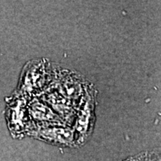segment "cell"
Here are the masks:
<instances>
[{
	"label": "cell",
	"mask_w": 161,
	"mask_h": 161,
	"mask_svg": "<svg viewBox=\"0 0 161 161\" xmlns=\"http://www.w3.org/2000/svg\"><path fill=\"white\" fill-rule=\"evenodd\" d=\"M52 72L51 63L46 59L29 62L20 79V94L28 99L39 97L51 84Z\"/></svg>",
	"instance_id": "cell-1"
},
{
	"label": "cell",
	"mask_w": 161,
	"mask_h": 161,
	"mask_svg": "<svg viewBox=\"0 0 161 161\" xmlns=\"http://www.w3.org/2000/svg\"><path fill=\"white\" fill-rule=\"evenodd\" d=\"M95 108V91L92 86L87 85L83 99L76 111L72 127L75 147L85 144L93 131L96 119Z\"/></svg>",
	"instance_id": "cell-2"
},
{
	"label": "cell",
	"mask_w": 161,
	"mask_h": 161,
	"mask_svg": "<svg viewBox=\"0 0 161 161\" xmlns=\"http://www.w3.org/2000/svg\"><path fill=\"white\" fill-rule=\"evenodd\" d=\"M28 99L20 93L16 94L9 99L7 106V121L12 136L22 138L29 135L35 129L30 116Z\"/></svg>",
	"instance_id": "cell-3"
},
{
	"label": "cell",
	"mask_w": 161,
	"mask_h": 161,
	"mask_svg": "<svg viewBox=\"0 0 161 161\" xmlns=\"http://www.w3.org/2000/svg\"><path fill=\"white\" fill-rule=\"evenodd\" d=\"M52 86L64 97L78 108L83 99L88 84L79 75L65 69L53 68Z\"/></svg>",
	"instance_id": "cell-4"
},
{
	"label": "cell",
	"mask_w": 161,
	"mask_h": 161,
	"mask_svg": "<svg viewBox=\"0 0 161 161\" xmlns=\"http://www.w3.org/2000/svg\"><path fill=\"white\" fill-rule=\"evenodd\" d=\"M30 136L54 146L75 147L72 128L65 125L55 124L35 127Z\"/></svg>",
	"instance_id": "cell-5"
},
{
	"label": "cell",
	"mask_w": 161,
	"mask_h": 161,
	"mask_svg": "<svg viewBox=\"0 0 161 161\" xmlns=\"http://www.w3.org/2000/svg\"><path fill=\"white\" fill-rule=\"evenodd\" d=\"M29 109L30 116L35 127L48 125H65L58 116L45 102L40 98L29 99Z\"/></svg>",
	"instance_id": "cell-6"
}]
</instances>
